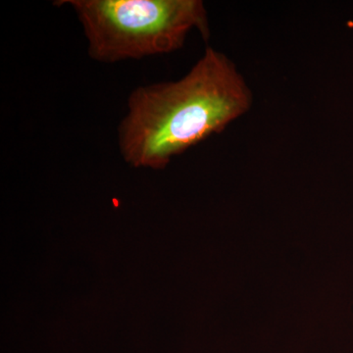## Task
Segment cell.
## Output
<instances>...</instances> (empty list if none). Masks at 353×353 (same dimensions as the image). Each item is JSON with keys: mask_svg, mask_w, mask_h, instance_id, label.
<instances>
[{"mask_svg": "<svg viewBox=\"0 0 353 353\" xmlns=\"http://www.w3.org/2000/svg\"><path fill=\"white\" fill-rule=\"evenodd\" d=\"M82 24L90 58L102 63L181 50L196 29L210 36L201 0H65Z\"/></svg>", "mask_w": 353, "mask_h": 353, "instance_id": "cell-2", "label": "cell"}, {"mask_svg": "<svg viewBox=\"0 0 353 353\" xmlns=\"http://www.w3.org/2000/svg\"><path fill=\"white\" fill-rule=\"evenodd\" d=\"M252 104V90L236 65L208 48L180 80L132 90L118 129L121 155L134 167L163 169L224 131Z\"/></svg>", "mask_w": 353, "mask_h": 353, "instance_id": "cell-1", "label": "cell"}]
</instances>
